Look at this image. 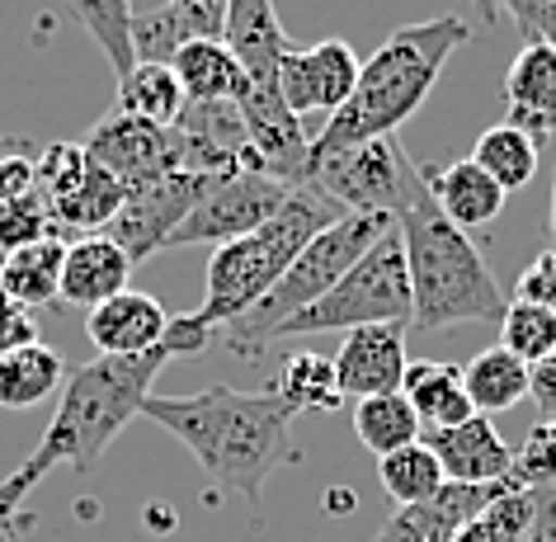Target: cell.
<instances>
[{
    "mask_svg": "<svg viewBox=\"0 0 556 542\" xmlns=\"http://www.w3.org/2000/svg\"><path fill=\"white\" fill-rule=\"evenodd\" d=\"M38 142H29V137H20V133H0V161L5 156H20V151H34Z\"/></svg>",
    "mask_w": 556,
    "mask_h": 542,
    "instance_id": "44",
    "label": "cell"
},
{
    "mask_svg": "<svg viewBox=\"0 0 556 542\" xmlns=\"http://www.w3.org/2000/svg\"><path fill=\"white\" fill-rule=\"evenodd\" d=\"M500 350L523 358L528 368L556 354V312L533 307V302H509L505 322H500Z\"/></svg>",
    "mask_w": 556,
    "mask_h": 542,
    "instance_id": "36",
    "label": "cell"
},
{
    "mask_svg": "<svg viewBox=\"0 0 556 542\" xmlns=\"http://www.w3.org/2000/svg\"><path fill=\"white\" fill-rule=\"evenodd\" d=\"M128 279H132V260L109 241L104 231L94 236H76L66 241V260H62V283H58V298L66 307H86L94 312L100 302L128 293Z\"/></svg>",
    "mask_w": 556,
    "mask_h": 542,
    "instance_id": "18",
    "label": "cell"
},
{
    "mask_svg": "<svg viewBox=\"0 0 556 542\" xmlns=\"http://www.w3.org/2000/svg\"><path fill=\"white\" fill-rule=\"evenodd\" d=\"M274 392L293 411H336L344 401L336 387V364L326 354H293L278 373Z\"/></svg>",
    "mask_w": 556,
    "mask_h": 542,
    "instance_id": "34",
    "label": "cell"
},
{
    "mask_svg": "<svg viewBox=\"0 0 556 542\" xmlns=\"http://www.w3.org/2000/svg\"><path fill=\"white\" fill-rule=\"evenodd\" d=\"M170 72L179 80L189 104H217V100H241L245 90V72L241 62L231 58V48L222 38H203V43H189L175 52Z\"/></svg>",
    "mask_w": 556,
    "mask_h": 542,
    "instance_id": "25",
    "label": "cell"
},
{
    "mask_svg": "<svg viewBox=\"0 0 556 542\" xmlns=\"http://www.w3.org/2000/svg\"><path fill=\"white\" fill-rule=\"evenodd\" d=\"M467 38H471V24L457 15H439V20L410 24V29H396L364 62L350 104L340 114H330L321 133H312V156H330V151H344V147L396 137V128L429 100L443 66H448V58Z\"/></svg>",
    "mask_w": 556,
    "mask_h": 542,
    "instance_id": "4",
    "label": "cell"
},
{
    "mask_svg": "<svg viewBox=\"0 0 556 542\" xmlns=\"http://www.w3.org/2000/svg\"><path fill=\"white\" fill-rule=\"evenodd\" d=\"M227 29V0H165L156 10H132V58L170 66L179 48L222 38Z\"/></svg>",
    "mask_w": 556,
    "mask_h": 542,
    "instance_id": "16",
    "label": "cell"
},
{
    "mask_svg": "<svg viewBox=\"0 0 556 542\" xmlns=\"http://www.w3.org/2000/svg\"><path fill=\"white\" fill-rule=\"evenodd\" d=\"M142 415L185 443L213 486L260 505L264 481L288 457V439H293V425L302 411L288 406L274 387L241 392V387L213 382L207 392H193V396L151 392Z\"/></svg>",
    "mask_w": 556,
    "mask_h": 542,
    "instance_id": "2",
    "label": "cell"
},
{
    "mask_svg": "<svg viewBox=\"0 0 556 542\" xmlns=\"http://www.w3.org/2000/svg\"><path fill=\"white\" fill-rule=\"evenodd\" d=\"M358 52L340 38H326V43H312V48H288L283 62H278V94L293 114L307 123L312 114H340L350 104V94L358 86Z\"/></svg>",
    "mask_w": 556,
    "mask_h": 542,
    "instance_id": "11",
    "label": "cell"
},
{
    "mask_svg": "<svg viewBox=\"0 0 556 542\" xmlns=\"http://www.w3.org/2000/svg\"><path fill=\"white\" fill-rule=\"evenodd\" d=\"M505 123L538 137L556 133V43H528L505 72Z\"/></svg>",
    "mask_w": 556,
    "mask_h": 542,
    "instance_id": "21",
    "label": "cell"
},
{
    "mask_svg": "<svg viewBox=\"0 0 556 542\" xmlns=\"http://www.w3.org/2000/svg\"><path fill=\"white\" fill-rule=\"evenodd\" d=\"M420 185V165L396 137H378L364 147H344L330 156H312L307 189L330 199L340 213H382L396 217L406 193Z\"/></svg>",
    "mask_w": 556,
    "mask_h": 542,
    "instance_id": "8",
    "label": "cell"
},
{
    "mask_svg": "<svg viewBox=\"0 0 556 542\" xmlns=\"http://www.w3.org/2000/svg\"><path fill=\"white\" fill-rule=\"evenodd\" d=\"M401 396L410 401L415 420H420L425 434H439V429H453L471 420V401L463 387V368L443 364V358H429V364H410L406 382H401Z\"/></svg>",
    "mask_w": 556,
    "mask_h": 542,
    "instance_id": "23",
    "label": "cell"
},
{
    "mask_svg": "<svg viewBox=\"0 0 556 542\" xmlns=\"http://www.w3.org/2000/svg\"><path fill=\"white\" fill-rule=\"evenodd\" d=\"M80 147H86V156L100 165V171L114 175L123 189H142L151 179L179 171L175 133L156 128V123H142V118H128V114L100 118Z\"/></svg>",
    "mask_w": 556,
    "mask_h": 542,
    "instance_id": "13",
    "label": "cell"
},
{
    "mask_svg": "<svg viewBox=\"0 0 556 542\" xmlns=\"http://www.w3.org/2000/svg\"><path fill=\"white\" fill-rule=\"evenodd\" d=\"M62 260H66L62 236H43V241H34V245L10 250L5 264H0V298H10L24 312L58 302Z\"/></svg>",
    "mask_w": 556,
    "mask_h": 542,
    "instance_id": "24",
    "label": "cell"
},
{
    "mask_svg": "<svg viewBox=\"0 0 556 542\" xmlns=\"http://www.w3.org/2000/svg\"><path fill=\"white\" fill-rule=\"evenodd\" d=\"M76 20L86 24V34L100 43V52L114 66V76L123 80L137 66L132 58V0H72Z\"/></svg>",
    "mask_w": 556,
    "mask_h": 542,
    "instance_id": "33",
    "label": "cell"
},
{
    "mask_svg": "<svg viewBox=\"0 0 556 542\" xmlns=\"http://www.w3.org/2000/svg\"><path fill=\"white\" fill-rule=\"evenodd\" d=\"M547 255H556V193H552V217H547Z\"/></svg>",
    "mask_w": 556,
    "mask_h": 542,
    "instance_id": "45",
    "label": "cell"
},
{
    "mask_svg": "<svg viewBox=\"0 0 556 542\" xmlns=\"http://www.w3.org/2000/svg\"><path fill=\"white\" fill-rule=\"evenodd\" d=\"M392 227H396V217H382V213H344V217H336L321 236H312V245L288 264V274L255 302V307H250L245 316H236V322L222 330L227 350L260 354L269 340H278V326L293 322L298 312H307L316 298H326L330 288H336Z\"/></svg>",
    "mask_w": 556,
    "mask_h": 542,
    "instance_id": "6",
    "label": "cell"
},
{
    "mask_svg": "<svg viewBox=\"0 0 556 542\" xmlns=\"http://www.w3.org/2000/svg\"><path fill=\"white\" fill-rule=\"evenodd\" d=\"M463 387H467V401L477 415L514 411L528 396V364L514 358L509 350H500V344H491V350H481L463 368Z\"/></svg>",
    "mask_w": 556,
    "mask_h": 542,
    "instance_id": "27",
    "label": "cell"
},
{
    "mask_svg": "<svg viewBox=\"0 0 556 542\" xmlns=\"http://www.w3.org/2000/svg\"><path fill=\"white\" fill-rule=\"evenodd\" d=\"M514 302H533V307L556 312V255L542 250L519 279H514Z\"/></svg>",
    "mask_w": 556,
    "mask_h": 542,
    "instance_id": "41",
    "label": "cell"
},
{
    "mask_svg": "<svg viewBox=\"0 0 556 542\" xmlns=\"http://www.w3.org/2000/svg\"><path fill=\"white\" fill-rule=\"evenodd\" d=\"M62 382H66V364L43 340L0 354V406L5 411H29L38 401H48Z\"/></svg>",
    "mask_w": 556,
    "mask_h": 542,
    "instance_id": "26",
    "label": "cell"
},
{
    "mask_svg": "<svg viewBox=\"0 0 556 542\" xmlns=\"http://www.w3.org/2000/svg\"><path fill=\"white\" fill-rule=\"evenodd\" d=\"M514 481L528 491H542L556 481V420H538L528 429V439L514 453Z\"/></svg>",
    "mask_w": 556,
    "mask_h": 542,
    "instance_id": "38",
    "label": "cell"
},
{
    "mask_svg": "<svg viewBox=\"0 0 556 542\" xmlns=\"http://www.w3.org/2000/svg\"><path fill=\"white\" fill-rule=\"evenodd\" d=\"M38 481H43V477H38V471H29V467L10 471V477L0 481V542H15L20 533H29V528H34L29 495H34Z\"/></svg>",
    "mask_w": 556,
    "mask_h": 542,
    "instance_id": "40",
    "label": "cell"
},
{
    "mask_svg": "<svg viewBox=\"0 0 556 542\" xmlns=\"http://www.w3.org/2000/svg\"><path fill=\"white\" fill-rule=\"evenodd\" d=\"M336 217H344V213L330 199H321L316 189H298L293 199L283 203V213L269 217L260 231H250L231 245H217L213 260H207V288H203V302L193 307V322H199L207 336L227 330L236 316H245L283 279L288 264Z\"/></svg>",
    "mask_w": 556,
    "mask_h": 542,
    "instance_id": "5",
    "label": "cell"
},
{
    "mask_svg": "<svg viewBox=\"0 0 556 542\" xmlns=\"http://www.w3.org/2000/svg\"><path fill=\"white\" fill-rule=\"evenodd\" d=\"M222 43L231 48V58L241 62L250 86H278V62L293 48L278 24L274 0H227V29Z\"/></svg>",
    "mask_w": 556,
    "mask_h": 542,
    "instance_id": "20",
    "label": "cell"
},
{
    "mask_svg": "<svg viewBox=\"0 0 556 542\" xmlns=\"http://www.w3.org/2000/svg\"><path fill=\"white\" fill-rule=\"evenodd\" d=\"M165 330H170V312L151 293H132V288L100 302V307L86 316V336L104 358H128V354L156 350L165 340Z\"/></svg>",
    "mask_w": 556,
    "mask_h": 542,
    "instance_id": "19",
    "label": "cell"
},
{
    "mask_svg": "<svg viewBox=\"0 0 556 542\" xmlns=\"http://www.w3.org/2000/svg\"><path fill=\"white\" fill-rule=\"evenodd\" d=\"M207 340L213 336L193 322V312H185V316H170V330H165V340L156 350L128 354V358L100 354L90 364L72 368L62 382L58 411H52L38 449L24 457V467L38 471V477H48L58 467H72L80 477H90L100 467V457L109 453V443L142 415L161 368L179 354H203Z\"/></svg>",
    "mask_w": 556,
    "mask_h": 542,
    "instance_id": "1",
    "label": "cell"
},
{
    "mask_svg": "<svg viewBox=\"0 0 556 542\" xmlns=\"http://www.w3.org/2000/svg\"><path fill=\"white\" fill-rule=\"evenodd\" d=\"M481 5H485V0H477V20H481Z\"/></svg>",
    "mask_w": 556,
    "mask_h": 542,
    "instance_id": "46",
    "label": "cell"
},
{
    "mask_svg": "<svg viewBox=\"0 0 556 542\" xmlns=\"http://www.w3.org/2000/svg\"><path fill=\"white\" fill-rule=\"evenodd\" d=\"M500 15L514 20V29L523 34V48L528 43H556V0H485L481 5L485 24H495Z\"/></svg>",
    "mask_w": 556,
    "mask_h": 542,
    "instance_id": "39",
    "label": "cell"
},
{
    "mask_svg": "<svg viewBox=\"0 0 556 542\" xmlns=\"http://www.w3.org/2000/svg\"><path fill=\"white\" fill-rule=\"evenodd\" d=\"M528 396L538 401L542 420H556V354H547L542 364L528 368Z\"/></svg>",
    "mask_w": 556,
    "mask_h": 542,
    "instance_id": "43",
    "label": "cell"
},
{
    "mask_svg": "<svg viewBox=\"0 0 556 542\" xmlns=\"http://www.w3.org/2000/svg\"><path fill=\"white\" fill-rule=\"evenodd\" d=\"M471 161H477L481 171L509 193V189H523L528 179L538 175V142L528 133L509 128V123H495V128H485L477 137Z\"/></svg>",
    "mask_w": 556,
    "mask_h": 542,
    "instance_id": "32",
    "label": "cell"
},
{
    "mask_svg": "<svg viewBox=\"0 0 556 542\" xmlns=\"http://www.w3.org/2000/svg\"><path fill=\"white\" fill-rule=\"evenodd\" d=\"M123 199H128V189L118 185L109 171H100V165L90 161V171H86V179L66 193V199L52 207V231H72V241L76 236H94V231H104L109 222L118 217V207H123Z\"/></svg>",
    "mask_w": 556,
    "mask_h": 542,
    "instance_id": "29",
    "label": "cell"
},
{
    "mask_svg": "<svg viewBox=\"0 0 556 542\" xmlns=\"http://www.w3.org/2000/svg\"><path fill=\"white\" fill-rule=\"evenodd\" d=\"M425 171V185L429 193H434V203H439V213L453 222V227H485V222H495L500 213H505V199L509 193L495 185L491 175L481 171L477 161H453V165H420Z\"/></svg>",
    "mask_w": 556,
    "mask_h": 542,
    "instance_id": "22",
    "label": "cell"
},
{
    "mask_svg": "<svg viewBox=\"0 0 556 542\" xmlns=\"http://www.w3.org/2000/svg\"><path fill=\"white\" fill-rule=\"evenodd\" d=\"M509 486H519V481H500V486H463V481H448L439 495L420 500V505L396 509L392 519L378 528V538H372V542H453L485 505H491L495 495H505Z\"/></svg>",
    "mask_w": 556,
    "mask_h": 542,
    "instance_id": "15",
    "label": "cell"
},
{
    "mask_svg": "<svg viewBox=\"0 0 556 542\" xmlns=\"http://www.w3.org/2000/svg\"><path fill=\"white\" fill-rule=\"evenodd\" d=\"M429 453L439 457L443 477L463 486H500L514 481V449L500 439L491 415H471V420L429 434Z\"/></svg>",
    "mask_w": 556,
    "mask_h": 542,
    "instance_id": "17",
    "label": "cell"
},
{
    "mask_svg": "<svg viewBox=\"0 0 556 542\" xmlns=\"http://www.w3.org/2000/svg\"><path fill=\"white\" fill-rule=\"evenodd\" d=\"M358 326H410V274H406V250H401L396 227L326 298H316L307 312H298L293 322L278 326V340L358 330Z\"/></svg>",
    "mask_w": 556,
    "mask_h": 542,
    "instance_id": "7",
    "label": "cell"
},
{
    "mask_svg": "<svg viewBox=\"0 0 556 542\" xmlns=\"http://www.w3.org/2000/svg\"><path fill=\"white\" fill-rule=\"evenodd\" d=\"M185 90L170 66L161 62H137L128 76L118 80V109L114 114H128V118H142V123H156V128H175V118L185 114Z\"/></svg>",
    "mask_w": 556,
    "mask_h": 542,
    "instance_id": "28",
    "label": "cell"
},
{
    "mask_svg": "<svg viewBox=\"0 0 556 542\" xmlns=\"http://www.w3.org/2000/svg\"><path fill=\"white\" fill-rule=\"evenodd\" d=\"M38 340V326H34V316L15 307L10 298H0V354H10V350H20V344H34Z\"/></svg>",
    "mask_w": 556,
    "mask_h": 542,
    "instance_id": "42",
    "label": "cell"
},
{
    "mask_svg": "<svg viewBox=\"0 0 556 542\" xmlns=\"http://www.w3.org/2000/svg\"><path fill=\"white\" fill-rule=\"evenodd\" d=\"M396 236H401V250H406L415 330L505 322L509 312L505 288L495 283L491 264L471 245V236L439 213L434 193L425 185V171H420V185L396 207Z\"/></svg>",
    "mask_w": 556,
    "mask_h": 542,
    "instance_id": "3",
    "label": "cell"
},
{
    "mask_svg": "<svg viewBox=\"0 0 556 542\" xmlns=\"http://www.w3.org/2000/svg\"><path fill=\"white\" fill-rule=\"evenodd\" d=\"M354 434H358V443H364L368 453L387 457V453L406 449V443H420L425 429H420V420H415V411H410L406 396L387 392V396L354 401Z\"/></svg>",
    "mask_w": 556,
    "mask_h": 542,
    "instance_id": "30",
    "label": "cell"
},
{
    "mask_svg": "<svg viewBox=\"0 0 556 542\" xmlns=\"http://www.w3.org/2000/svg\"><path fill=\"white\" fill-rule=\"evenodd\" d=\"M293 185L260 171H241L217 179L213 189L203 193V203L179 222V231L170 236V245H231L241 236L260 231L269 217L283 213V203L293 199Z\"/></svg>",
    "mask_w": 556,
    "mask_h": 542,
    "instance_id": "9",
    "label": "cell"
},
{
    "mask_svg": "<svg viewBox=\"0 0 556 542\" xmlns=\"http://www.w3.org/2000/svg\"><path fill=\"white\" fill-rule=\"evenodd\" d=\"M86 171H90V156H86V147L80 142L43 147V156H38V199L48 203V217H52V207H58L66 193L86 179Z\"/></svg>",
    "mask_w": 556,
    "mask_h": 542,
    "instance_id": "37",
    "label": "cell"
},
{
    "mask_svg": "<svg viewBox=\"0 0 556 542\" xmlns=\"http://www.w3.org/2000/svg\"><path fill=\"white\" fill-rule=\"evenodd\" d=\"M533 514H538V491H528V486H509V491L495 495L453 542H523Z\"/></svg>",
    "mask_w": 556,
    "mask_h": 542,
    "instance_id": "35",
    "label": "cell"
},
{
    "mask_svg": "<svg viewBox=\"0 0 556 542\" xmlns=\"http://www.w3.org/2000/svg\"><path fill=\"white\" fill-rule=\"evenodd\" d=\"M213 185L217 179H207V175L175 171V175L151 179V185H142V189H128V199H123L118 217L104 227V236L132 260V269H137L142 260H151L156 250L170 245L179 222L203 203V193Z\"/></svg>",
    "mask_w": 556,
    "mask_h": 542,
    "instance_id": "10",
    "label": "cell"
},
{
    "mask_svg": "<svg viewBox=\"0 0 556 542\" xmlns=\"http://www.w3.org/2000/svg\"><path fill=\"white\" fill-rule=\"evenodd\" d=\"M336 387L340 396H387V392H401L406 382V326H358V330H344L340 350H336Z\"/></svg>",
    "mask_w": 556,
    "mask_h": 542,
    "instance_id": "14",
    "label": "cell"
},
{
    "mask_svg": "<svg viewBox=\"0 0 556 542\" xmlns=\"http://www.w3.org/2000/svg\"><path fill=\"white\" fill-rule=\"evenodd\" d=\"M378 481H382V491L387 500H392L396 509H406V505H420V500L429 495H439L443 486H448V477H443V467H439V457L429 453V443H406V449H396V453H387L378 457Z\"/></svg>",
    "mask_w": 556,
    "mask_h": 542,
    "instance_id": "31",
    "label": "cell"
},
{
    "mask_svg": "<svg viewBox=\"0 0 556 542\" xmlns=\"http://www.w3.org/2000/svg\"><path fill=\"white\" fill-rule=\"evenodd\" d=\"M170 133H175V147H179V171H193V175H207V179L260 171L236 100L185 104V114L175 118Z\"/></svg>",
    "mask_w": 556,
    "mask_h": 542,
    "instance_id": "12",
    "label": "cell"
}]
</instances>
